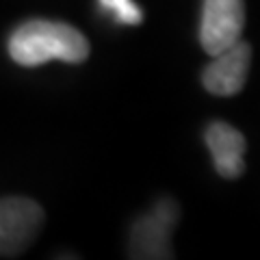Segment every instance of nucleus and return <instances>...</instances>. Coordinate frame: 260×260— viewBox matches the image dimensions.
Wrapping results in <instances>:
<instances>
[{"instance_id":"obj_1","label":"nucleus","mask_w":260,"mask_h":260,"mask_svg":"<svg viewBox=\"0 0 260 260\" xmlns=\"http://www.w3.org/2000/svg\"><path fill=\"white\" fill-rule=\"evenodd\" d=\"M9 54L24 68H37L48 61L83 63L89 56V42L78 28L65 22L30 20L13 30Z\"/></svg>"},{"instance_id":"obj_2","label":"nucleus","mask_w":260,"mask_h":260,"mask_svg":"<svg viewBox=\"0 0 260 260\" xmlns=\"http://www.w3.org/2000/svg\"><path fill=\"white\" fill-rule=\"evenodd\" d=\"M44 225V210L30 198L0 200V258L22 254Z\"/></svg>"},{"instance_id":"obj_3","label":"nucleus","mask_w":260,"mask_h":260,"mask_svg":"<svg viewBox=\"0 0 260 260\" xmlns=\"http://www.w3.org/2000/svg\"><path fill=\"white\" fill-rule=\"evenodd\" d=\"M178 206L169 198L160 200L150 215H143L130 232V256L133 258H172V228L178 221Z\"/></svg>"},{"instance_id":"obj_4","label":"nucleus","mask_w":260,"mask_h":260,"mask_svg":"<svg viewBox=\"0 0 260 260\" xmlns=\"http://www.w3.org/2000/svg\"><path fill=\"white\" fill-rule=\"evenodd\" d=\"M243 26H245L243 0H204L200 42L210 56L239 42Z\"/></svg>"},{"instance_id":"obj_5","label":"nucleus","mask_w":260,"mask_h":260,"mask_svg":"<svg viewBox=\"0 0 260 260\" xmlns=\"http://www.w3.org/2000/svg\"><path fill=\"white\" fill-rule=\"evenodd\" d=\"M213 63L202 74V83L213 95H237L247 80L251 48L245 42H234L225 50L213 54Z\"/></svg>"},{"instance_id":"obj_6","label":"nucleus","mask_w":260,"mask_h":260,"mask_svg":"<svg viewBox=\"0 0 260 260\" xmlns=\"http://www.w3.org/2000/svg\"><path fill=\"white\" fill-rule=\"evenodd\" d=\"M206 145L213 156L215 169L223 178H239L245 169V137L225 121H213L206 128Z\"/></svg>"},{"instance_id":"obj_7","label":"nucleus","mask_w":260,"mask_h":260,"mask_svg":"<svg viewBox=\"0 0 260 260\" xmlns=\"http://www.w3.org/2000/svg\"><path fill=\"white\" fill-rule=\"evenodd\" d=\"M102 11L111 13L115 22L119 24H128V26H135V24L143 22V13L137 7L133 0H98Z\"/></svg>"}]
</instances>
